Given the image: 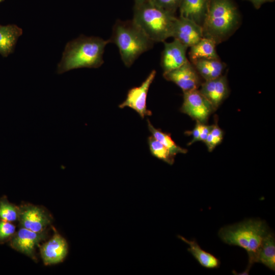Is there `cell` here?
Listing matches in <instances>:
<instances>
[{
    "instance_id": "cell-1",
    "label": "cell",
    "mask_w": 275,
    "mask_h": 275,
    "mask_svg": "<svg viewBox=\"0 0 275 275\" xmlns=\"http://www.w3.org/2000/svg\"><path fill=\"white\" fill-rule=\"evenodd\" d=\"M108 43V40L84 35L68 42L58 65L57 73L81 68L100 67L104 63L103 53Z\"/></svg>"
},
{
    "instance_id": "cell-2",
    "label": "cell",
    "mask_w": 275,
    "mask_h": 275,
    "mask_svg": "<svg viewBox=\"0 0 275 275\" xmlns=\"http://www.w3.org/2000/svg\"><path fill=\"white\" fill-rule=\"evenodd\" d=\"M270 231L264 221L249 219L221 228L218 235L225 243L245 250L248 255V265L241 274H248L252 265L256 263L257 256L262 242Z\"/></svg>"
},
{
    "instance_id": "cell-3",
    "label": "cell",
    "mask_w": 275,
    "mask_h": 275,
    "mask_svg": "<svg viewBox=\"0 0 275 275\" xmlns=\"http://www.w3.org/2000/svg\"><path fill=\"white\" fill-rule=\"evenodd\" d=\"M108 40L118 47L121 60L127 67H130L141 54L152 48L154 43L132 19L117 20Z\"/></svg>"
},
{
    "instance_id": "cell-4",
    "label": "cell",
    "mask_w": 275,
    "mask_h": 275,
    "mask_svg": "<svg viewBox=\"0 0 275 275\" xmlns=\"http://www.w3.org/2000/svg\"><path fill=\"white\" fill-rule=\"evenodd\" d=\"M239 20L238 10L231 0H210L202 25L203 37L221 43L236 30Z\"/></svg>"
},
{
    "instance_id": "cell-5",
    "label": "cell",
    "mask_w": 275,
    "mask_h": 275,
    "mask_svg": "<svg viewBox=\"0 0 275 275\" xmlns=\"http://www.w3.org/2000/svg\"><path fill=\"white\" fill-rule=\"evenodd\" d=\"M176 18L148 1L134 6L132 20L154 43L172 37Z\"/></svg>"
},
{
    "instance_id": "cell-6",
    "label": "cell",
    "mask_w": 275,
    "mask_h": 275,
    "mask_svg": "<svg viewBox=\"0 0 275 275\" xmlns=\"http://www.w3.org/2000/svg\"><path fill=\"white\" fill-rule=\"evenodd\" d=\"M180 111L196 122L205 124L214 109L210 103L196 89L183 93V102Z\"/></svg>"
},
{
    "instance_id": "cell-7",
    "label": "cell",
    "mask_w": 275,
    "mask_h": 275,
    "mask_svg": "<svg viewBox=\"0 0 275 275\" xmlns=\"http://www.w3.org/2000/svg\"><path fill=\"white\" fill-rule=\"evenodd\" d=\"M155 70H152L140 86L129 89L125 100L119 107H129L135 111L142 118L152 115V112L147 107V97L149 88L156 76Z\"/></svg>"
},
{
    "instance_id": "cell-8",
    "label": "cell",
    "mask_w": 275,
    "mask_h": 275,
    "mask_svg": "<svg viewBox=\"0 0 275 275\" xmlns=\"http://www.w3.org/2000/svg\"><path fill=\"white\" fill-rule=\"evenodd\" d=\"M20 226L35 232L45 231L50 224L51 215L43 208L32 204L19 207L18 219Z\"/></svg>"
},
{
    "instance_id": "cell-9",
    "label": "cell",
    "mask_w": 275,
    "mask_h": 275,
    "mask_svg": "<svg viewBox=\"0 0 275 275\" xmlns=\"http://www.w3.org/2000/svg\"><path fill=\"white\" fill-rule=\"evenodd\" d=\"M163 76L177 85L183 93L198 89L200 85L198 73L188 61L177 68L163 72Z\"/></svg>"
},
{
    "instance_id": "cell-10",
    "label": "cell",
    "mask_w": 275,
    "mask_h": 275,
    "mask_svg": "<svg viewBox=\"0 0 275 275\" xmlns=\"http://www.w3.org/2000/svg\"><path fill=\"white\" fill-rule=\"evenodd\" d=\"M172 37L190 47L203 37L202 26L189 19L181 16L176 17Z\"/></svg>"
},
{
    "instance_id": "cell-11",
    "label": "cell",
    "mask_w": 275,
    "mask_h": 275,
    "mask_svg": "<svg viewBox=\"0 0 275 275\" xmlns=\"http://www.w3.org/2000/svg\"><path fill=\"white\" fill-rule=\"evenodd\" d=\"M46 232H35L21 227L10 239V245L14 250L35 259V249L46 237Z\"/></svg>"
},
{
    "instance_id": "cell-12",
    "label": "cell",
    "mask_w": 275,
    "mask_h": 275,
    "mask_svg": "<svg viewBox=\"0 0 275 275\" xmlns=\"http://www.w3.org/2000/svg\"><path fill=\"white\" fill-rule=\"evenodd\" d=\"M41 258L45 265H53L62 262L68 252L66 239L57 232L48 241L40 246Z\"/></svg>"
},
{
    "instance_id": "cell-13",
    "label": "cell",
    "mask_w": 275,
    "mask_h": 275,
    "mask_svg": "<svg viewBox=\"0 0 275 275\" xmlns=\"http://www.w3.org/2000/svg\"><path fill=\"white\" fill-rule=\"evenodd\" d=\"M187 48L176 39L170 42H164L160 62L163 72L177 68L188 61L186 57Z\"/></svg>"
},
{
    "instance_id": "cell-14",
    "label": "cell",
    "mask_w": 275,
    "mask_h": 275,
    "mask_svg": "<svg viewBox=\"0 0 275 275\" xmlns=\"http://www.w3.org/2000/svg\"><path fill=\"white\" fill-rule=\"evenodd\" d=\"M199 91L210 103L214 111H215L229 93L226 76L222 75L216 78L205 80L201 84Z\"/></svg>"
},
{
    "instance_id": "cell-15",
    "label": "cell",
    "mask_w": 275,
    "mask_h": 275,
    "mask_svg": "<svg viewBox=\"0 0 275 275\" xmlns=\"http://www.w3.org/2000/svg\"><path fill=\"white\" fill-rule=\"evenodd\" d=\"M210 0H181L179 10L181 17L200 25L205 19Z\"/></svg>"
},
{
    "instance_id": "cell-16",
    "label": "cell",
    "mask_w": 275,
    "mask_h": 275,
    "mask_svg": "<svg viewBox=\"0 0 275 275\" xmlns=\"http://www.w3.org/2000/svg\"><path fill=\"white\" fill-rule=\"evenodd\" d=\"M178 237L189 245L188 252L202 266L208 269H215L219 267L220 260L212 254L202 249L196 240H189L181 235Z\"/></svg>"
},
{
    "instance_id": "cell-17",
    "label": "cell",
    "mask_w": 275,
    "mask_h": 275,
    "mask_svg": "<svg viewBox=\"0 0 275 275\" xmlns=\"http://www.w3.org/2000/svg\"><path fill=\"white\" fill-rule=\"evenodd\" d=\"M22 34V30L15 24H0V54L5 57L11 54Z\"/></svg>"
},
{
    "instance_id": "cell-18",
    "label": "cell",
    "mask_w": 275,
    "mask_h": 275,
    "mask_svg": "<svg viewBox=\"0 0 275 275\" xmlns=\"http://www.w3.org/2000/svg\"><path fill=\"white\" fill-rule=\"evenodd\" d=\"M212 39L203 37L199 42L190 47L189 56L192 62L199 59H219L215 46Z\"/></svg>"
},
{
    "instance_id": "cell-19",
    "label": "cell",
    "mask_w": 275,
    "mask_h": 275,
    "mask_svg": "<svg viewBox=\"0 0 275 275\" xmlns=\"http://www.w3.org/2000/svg\"><path fill=\"white\" fill-rule=\"evenodd\" d=\"M260 263L272 271L275 270V238L270 231L264 238L258 252L256 263Z\"/></svg>"
},
{
    "instance_id": "cell-20",
    "label": "cell",
    "mask_w": 275,
    "mask_h": 275,
    "mask_svg": "<svg viewBox=\"0 0 275 275\" xmlns=\"http://www.w3.org/2000/svg\"><path fill=\"white\" fill-rule=\"evenodd\" d=\"M147 121L148 129L151 133L152 136L164 146L174 156L177 154H185L187 152V149L176 144L170 133L163 132L160 129L154 127L148 119H147Z\"/></svg>"
},
{
    "instance_id": "cell-21",
    "label": "cell",
    "mask_w": 275,
    "mask_h": 275,
    "mask_svg": "<svg viewBox=\"0 0 275 275\" xmlns=\"http://www.w3.org/2000/svg\"><path fill=\"white\" fill-rule=\"evenodd\" d=\"M148 143L150 151L153 156L170 165L174 163L175 156L161 143L152 136L148 137Z\"/></svg>"
},
{
    "instance_id": "cell-22",
    "label": "cell",
    "mask_w": 275,
    "mask_h": 275,
    "mask_svg": "<svg viewBox=\"0 0 275 275\" xmlns=\"http://www.w3.org/2000/svg\"><path fill=\"white\" fill-rule=\"evenodd\" d=\"M19 207L10 203L6 198L0 200V219L9 222L18 219Z\"/></svg>"
},
{
    "instance_id": "cell-23",
    "label": "cell",
    "mask_w": 275,
    "mask_h": 275,
    "mask_svg": "<svg viewBox=\"0 0 275 275\" xmlns=\"http://www.w3.org/2000/svg\"><path fill=\"white\" fill-rule=\"evenodd\" d=\"M149 2L164 11L175 15L179 9L181 0H148Z\"/></svg>"
},
{
    "instance_id": "cell-24",
    "label": "cell",
    "mask_w": 275,
    "mask_h": 275,
    "mask_svg": "<svg viewBox=\"0 0 275 275\" xmlns=\"http://www.w3.org/2000/svg\"><path fill=\"white\" fill-rule=\"evenodd\" d=\"M16 227L11 222L0 219V242L10 240L15 233Z\"/></svg>"
},
{
    "instance_id": "cell-25",
    "label": "cell",
    "mask_w": 275,
    "mask_h": 275,
    "mask_svg": "<svg viewBox=\"0 0 275 275\" xmlns=\"http://www.w3.org/2000/svg\"><path fill=\"white\" fill-rule=\"evenodd\" d=\"M210 134L212 136L211 148L213 150L217 145L221 143L223 138V132L218 127L217 121H215L214 124L212 125Z\"/></svg>"
},
{
    "instance_id": "cell-26",
    "label": "cell",
    "mask_w": 275,
    "mask_h": 275,
    "mask_svg": "<svg viewBox=\"0 0 275 275\" xmlns=\"http://www.w3.org/2000/svg\"><path fill=\"white\" fill-rule=\"evenodd\" d=\"M200 123L196 122V124L192 131H188L185 132L187 135H192L193 140L188 144V145H190L195 142L199 141V136L201 133L200 131Z\"/></svg>"
},
{
    "instance_id": "cell-27",
    "label": "cell",
    "mask_w": 275,
    "mask_h": 275,
    "mask_svg": "<svg viewBox=\"0 0 275 275\" xmlns=\"http://www.w3.org/2000/svg\"><path fill=\"white\" fill-rule=\"evenodd\" d=\"M249 1L252 2L256 8H258V7L260 6L263 3L266 2L272 1V0H249Z\"/></svg>"
},
{
    "instance_id": "cell-28",
    "label": "cell",
    "mask_w": 275,
    "mask_h": 275,
    "mask_svg": "<svg viewBox=\"0 0 275 275\" xmlns=\"http://www.w3.org/2000/svg\"><path fill=\"white\" fill-rule=\"evenodd\" d=\"M148 1V0H134V5H139Z\"/></svg>"
},
{
    "instance_id": "cell-29",
    "label": "cell",
    "mask_w": 275,
    "mask_h": 275,
    "mask_svg": "<svg viewBox=\"0 0 275 275\" xmlns=\"http://www.w3.org/2000/svg\"><path fill=\"white\" fill-rule=\"evenodd\" d=\"M4 0H0V3L3 1Z\"/></svg>"
}]
</instances>
